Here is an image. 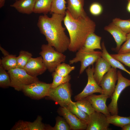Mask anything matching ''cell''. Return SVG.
<instances>
[{
    "mask_svg": "<svg viewBox=\"0 0 130 130\" xmlns=\"http://www.w3.org/2000/svg\"><path fill=\"white\" fill-rule=\"evenodd\" d=\"M5 0H0V7H2L4 5Z\"/></svg>",
    "mask_w": 130,
    "mask_h": 130,
    "instance_id": "40",
    "label": "cell"
},
{
    "mask_svg": "<svg viewBox=\"0 0 130 130\" xmlns=\"http://www.w3.org/2000/svg\"><path fill=\"white\" fill-rule=\"evenodd\" d=\"M75 68V66H71L69 65L62 63L58 66L54 72L58 75L65 77L69 75Z\"/></svg>",
    "mask_w": 130,
    "mask_h": 130,
    "instance_id": "29",
    "label": "cell"
},
{
    "mask_svg": "<svg viewBox=\"0 0 130 130\" xmlns=\"http://www.w3.org/2000/svg\"><path fill=\"white\" fill-rule=\"evenodd\" d=\"M130 52V33L127 34L126 40L121 47L118 52V53H124Z\"/></svg>",
    "mask_w": 130,
    "mask_h": 130,
    "instance_id": "36",
    "label": "cell"
},
{
    "mask_svg": "<svg viewBox=\"0 0 130 130\" xmlns=\"http://www.w3.org/2000/svg\"><path fill=\"white\" fill-rule=\"evenodd\" d=\"M63 21L69 36L68 49L72 52L77 51L83 47L88 35L94 32L96 24L87 16L75 19L67 10Z\"/></svg>",
    "mask_w": 130,
    "mask_h": 130,
    "instance_id": "2",
    "label": "cell"
},
{
    "mask_svg": "<svg viewBox=\"0 0 130 130\" xmlns=\"http://www.w3.org/2000/svg\"><path fill=\"white\" fill-rule=\"evenodd\" d=\"M52 5L50 13L65 15L67 9L65 0H52Z\"/></svg>",
    "mask_w": 130,
    "mask_h": 130,
    "instance_id": "26",
    "label": "cell"
},
{
    "mask_svg": "<svg viewBox=\"0 0 130 130\" xmlns=\"http://www.w3.org/2000/svg\"><path fill=\"white\" fill-rule=\"evenodd\" d=\"M104 30L110 33L112 36L116 43L115 50L118 52L122 45L126 41L127 34L112 22L104 28Z\"/></svg>",
    "mask_w": 130,
    "mask_h": 130,
    "instance_id": "16",
    "label": "cell"
},
{
    "mask_svg": "<svg viewBox=\"0 0 130 130\" xmlns=\"http://www.w3.org/2000/svg\"><path fill=\"white\" fill-rule=\"evenodd\" d=\"M95 63L93 76L95 80L99 85L103 77L110 69L111 66L108 62L102 57Z\"/></svg>",
    "mask_w": 130,
    "mask_h": 130,
    "instance_id": "18",
    "label": "cell"
},
{
    "mask_svg": "<svg viewBox=\"0 0 130 130\" xmlns=\"http://www.w3.org/2000/svg\"><path fill=\"white\" fill-rule=\"evenodd\" d=\"M127 0V1H128L129 0Z\"/></svg>",
    "mask_w": 130,
    "mask_h": 130,
    "instance_id": "41",
    "label": "cell"
},
{
    "mask_svg": "<svg viewBox=\"0 0 130 130\" xmlns=\"http://www.w3.org/2000/svg\"><path fill=\"white\" fill-rule=\"evenodd\" d=\"M118 77L117 68L111 67L104 76L99 85L101 87L103 93L111 98L114 91Z\"/></svg>",
    "mask_w": 130,
    "mask_h": 130,
    "instance_id": "10",
    "label": "cell"
},
{
    "mask_svg": "<svg viewBox=\"0 0 130 130\" xmlns=\"http://www.w3.org/2000/svg\"><path fill=\"white\" fill-rule=\"evenodd\" d=\"M108 122L117 126L122 128L124 126L130 123V116L124 117L119 116L118 114L110 115L107 117Z\"/></svg>",
    "mask_w": 130,
    "mask_h": 130,
    "instance_id": "24",
    "label": "cell"
},
{
    "mask_svg": "<svg viewBox=\"0 0 130 130\" xmlns=\"http://www.w3.org/2000/svg\"><path fill=\"white\" fill-rule=\"evenodd\" d=\"M94 67L93 65L90 66L86 69V72L88 77L87 83L83 91L74 97L75 100L77 101L81 99L95 93H103L102 88L97 82L93 76Z\"/></svg>",
    "mask_w": 130,
    "mask_h": 130,
    "instance_id": "9",
    "label": "cell"
},
{
    "mask_svg": "<svg viewBox=\"0 0 130 130\" xmlns=\"http://www.w3.org/2000/svg\"><path fill=\"white\" fill-rule=\"evenodd\" d=\"M121 128L122 130H130V123L124 126Z\"/></svg>",
    "mask_w": 130,
    "mask_h": 130,
    "instance_id": "38",
    "label": "cell"
},
{
    "mask_svg": "<svg viewBox=\"0 0 130 130\" xmlns=\"http://www.w3.org/2000/svg\"><path fill=\"white\" fill-rule=\"evenodd\" d=\"M112 22L126 33H130V19L123 20L115 18L113 19Z\"/></svg>",
    "mask_w": 130,
    "mask_h": 130,
    "instance_id": "31",
    "label": "cell"
},
{
    "mask_svg": "<svg viewBox=\"0 0 130 130\" xmlns=\"http://www.w3.org/2000/svg\"><path fill=\"white\" fill-rule=\"evenodd\" d=\"M101 45L102 48L101 57L109 62L112 67L119 69L126 72L130 75V72L126 69L120 62L114 59L109 53L104 42H103Z\"/></svg>",
    "mask_w": 130,
    "mask_h": 130,
    "instance_id": "21",
    "label": "cell"
},
{
    "mask_svg": "<svg viewBox=\"0 0 130 130\" xmlns=\"http://www.w3.org/2000/svg\"><path fill=\"white\" fill-rule=\"evenodd\" d=\"M110 124L107 116L103 114L95 111L89 116L87 130H108Z\"/></svg>",
    "mask_w": 130,
    "mask_h": 130,
    "instance_id": "11",
    "label": "cell"
},
{
    "mask_svg": "<svg viewBox=\"0 0 130 130\" xmlns=\"http://www.w3.org/2000/svg\"><path fill=\"white\" fill-rule=\"evenodd\" d=\"M0 65L5 70L8 71L17 67V57L15 55L9 54L2 58Z\"/></svg>",
    "mask_w": 130,
    "mask_h": 130,
    "instance_id": "23",
    "label": "cell"
},
{
    "mask_svg": "<svg viewBox=\"0 0 130 130\" xmlns=\"http://www.w3.org/2000/svg\"><path fill=\"white\" fill-rule=\"evenodd\" d=\"M71 130L70 126L65 118L59 117L56 119V124L53 127L50 126L49 130Z\"/></svg>",
    "mask_w": 130,
    "mask_h": 130,
    "instance_id": "33",
    "label": "cell"
},
{
    "mask_svg": "<svg viewBox=\"0 0 130 130\" xmlns=\"http://www.w3.org/2000/svg\"><path fill=\"white\" fill-rule=\"evenodd\" d=\"M117 82L113 93L111 97V100L108 107L111 115L118 114V101L122 91L126 87L130 86V80L124 77L121 72L117 71Z\"/></svg>",
    "mask_w": 130,
    "mask_h": 130,
    "instance_id": "7",
    "label": "cell"
},
{
    "mask_svg": "<svg viewBox=\"0 0 130 130\" xmlns=\"http://www.w3.org/2000/svg\"><path fill=\"white\" fill-rule=\"evenodd\" d=\"M51 84L39 80L25 86L22 91L26 96L38 100L48 96Z\"/></svg>",
    "mask_w": 130,
    "mask_h": 130,
    "instance_id": "8",
    "label": "cell"
},
{
    "mask_svg": "<svg viewBox=\"0 0 130 130\" xmlns=\"http://www.w3.org/2000/svg\"><path fill=\"white\" fill-rule=\"evenodd\" d=\"M41 49L39 54L42 57L47 69L50 72L54 71L58 66L66 59V56L63 53L56 51L48 44L42 45Z\"/></svg>",
    "mask_w": 130,
    "mask_h": 130,
    "instance_id": "3",
    "label": "cell"
},
{
    "mask_svg": "<svg viewBox=\"0 0 130 130\" xmlns=\"http://www.w3.org/2000/svg\"><path fill=\"white\" fill-rule=\"evenodd\" d=\"M7 72L10 79V87L17 91H22L25 86L39 80L37 77L29 75L24 69L17 67Z\"/></svg>",
    "mask_w": 130,
    "mask_h": 130,
    "instance_id": "5",
    "label": "cell"
},
{
    "mask_svg": "<svg viewBox=\"0 0 130 130\" xmlns=\"http://www.w3.org/2000/svg\"><path fill=\"white\" fill-rule=\"evenodd\" d=\"M102 52L87 49L82 47L77 52L75 57L69 61L70 64L78 62L80 63V74H82L88 67L93 65L101 57Z\"/></svg>",
    "mask_w": 130,
    "mask_h": 130,
    "instance_id": "4",
    "label": "cell"
},
{
    "mask_svg": "<svg viewBox=\"0 0 130 130\" xmlns=\"http://www.w3.org/2000/svg\"><path fill=\"white\" fill-rule=\"evenodd\" d=\"M24 69L29 75L34 77L42 74L47 69L41 56L31 57Z\"/></svg>",
    "mask_w": 130,
    "mask_h": 130,
    "instance_id": "13",
    "label": "cell"
},
{
    "mask_svg": "<svg viewBox=\"0 0 130 130\" xmlns=\"http://www.w3.org/2000/svg\"><path fill=\"white\" fill-rule=\"evenodd\" d=\"M114 59L130 68V52L124 53L110 54Z\"/></svg>",
    "mask_w": 130,
    "mask_h": 130,
    "instance_id": "34",
    "label": "cell"
},
{
    "mask_svg": "<svg viewBox=\"0 0 130 130\" xmlns=\"http://www.w3.org/2000/svg\"><path fill=\"white\" fill-rule=\"evenodd\" d=\"M36 0H16L10 6L15 8L20 13L29 14L33 12Z\"/></svg>",
    "mask_w": 130,
    "mask_h": 130,
    "instance_id": "19",
    "label": "cell"
},
{
    "mask_svg": "<svg viewBox=\"0 0 130 130\" xmlns=\"http://www.w3.org/2000/svg\"><path fill=\"white\" fill-rule=\"evenodd\" d=\"M11 80L8 74L1 66L0 65V87L6 88L10 86Z\"/></svg>",
    "mask_w": 130,
    "mask_h": 130,
    "instance_id": "32",
    "label": "cell"
},
{
    "mask_svg": "<svg viewBox=\"0 0 130 130\" xmlns=\"http://www.w3.org/2000/svg\"><path fill=\"white\" fill-rule=\"evenodd\" d=\"M32 56V54L28 51L23 50L20 51L19 56L17 57V67L24 69Z\"/></svg>",
    "mask_w": 130,
    "mask_h": 130,
    "instance_id": "28",
    "label": "cell"
},
{
    "mask_svg": "<svg viewBox=\"0 0 130 130\" xmlns=\"http://www.w3.org/2000/svg\"><path fill=\"white\" fill-rule=\"evenodd\" d=\"M90 103L95 111L102 113L107 117L111 114L109 110L106 102L109 98L103 94L99 95L93 94L85 98Z\"/></svg>",
    "mask_w": 130,
    "mask_h": 130,
    "instance_id": "12",
    "label": "cell"
},
{
    "mask_svg": "<svg viewBox=\"0 0 130 130\" xmlns=\"http://www.w3.org/2000/svg\"><path fill=\"white\" fill-rule=\"evenodd\" d=\"M66 108L83 122L87 125L89 121V116L78 108L76 105L75 102H71Z\"/></svg>",
    "mask_w": 130,
    "mask_h": 130,
    "instance_id": "25",
    "label": "cell"
},
{
    "mask_svg": "<svg viewBox=\"0 0 130 130\" xmlns=\"http://www.w3.org/2000/svg\"><path fill=\"white\" fill-rule=\"evenodd\" d=\"M61 107H67L73 102L71 99V85L67 82L54 88H51L47 96Z\"/></svg>",
    "mask_w": 130,
    "mask_h": 130,
    "instance_id": "6",
    "label": "cell"
},
{
    "mask_svg": "<svg viewBox=\"0 0 130 130\" xmlns=\"http://www.w3.org/2000/svg\"><path fill=\"white\" fill-rule=\"evenodd\" d=\"M52 73V76L53 81L51 83V88H55L62 84L69 82L71 79V76L69 75L63 77L58 75L54 71Z\"/></svg>",
    "mask_w": 130,
    "mask_h": 130,
    "instance_id": "30",
    "label": "cell"
},
{
    "mask_svg": "<svg viewBox=\"0 0 130 130\" xmlns=\"http://www.w3.org/2000/svg\"><path fill=\"white\" fill-rule=\"evenodd\" d=\"M67 9L72 16L77 19L87 16L84 8V0H67Z\"/></svg>",
    "mask_w": 130,
    "mask_h": 130,
    "instance_id": "17",
    "label": "cell"
},
{
    "mask_svg": "<svg viewBox=\"0 0 130 130\" xmlns=\"http://www.w3.org/2000/svg\"><path fill=\"white\" fill-rule=\"evenodd\" d=\"M75 103L78 108L89 116L95 111L90 103L85 98L77 101Z\"/></svg>",
    "mask_w": 130,
    "mask_h": 130,
    "instance_id": "27",
    "label": "cell"
},
{
    "mask_svg": "<svg viewBox=\"0 0 130 130\" xmlns=\"http://www.w3.org/2000/svg\"><path fill=\"white\" fill-rule=\"evenodd\" d=\"M41 117L38 116L33 122L20 120L15 124L11 129L15 130H48V126H46L42 122Z\"/></svg>",
    "mask_w": 130,
    "mask_h": 130,
    "instance_id": "14",
    "label": "cell"
},
{
    "mask_svg": "<svg viewBox=\"0 0 130 130\" xmlns=\"http://www.w3.org/2000/svg\"><path fill=\"white\" fill-rule=\"evenodd\" d=\"M101 37L96 35L94 32L90 34L86 38L83 47L91 50L96 49L102 50L100 44Z\"/></svg>",
    "mask_w": 130,
    "mask_h": 130,
    "instance_id": "20",
    "label": "cell"
},
{
    "mask_svg": "<svg viewBox=\"0 0 130 130\" xmlns=\"http://www.w3.org/2000/svg\"><path fill=\"white\" fill-rule=\"evenodd\" d=\"M52 0H36L34 6L33 12L46 14L50 12Z\"/></svg>",
    "mask_w": 130,
    "mask_h": 130,
    "instance_id": "22",
    "label": "cell"
},
{
    "mask_svg": "<svg viewBox=\"0 0 130 130\" xmlns=\"http://www.w3.org/2000/svg\"><path fill=\"white\" fill-rule=\"evenodd\" d=\"M126 9L127 11L129 13H130V0L128 1Z\"/></svg>",
    "mask_w": 130,
    "mask_h": 130,
    "instance_id": "39",
    "label": "cell"
},
{
    "mask_svg": "<svg viewBox=\"0 0 130 130\" xmlns=\"http://www.w3.org/2000/svg\"><path fill=\"white\" fill-rule=\"evenodd\" d=\"M60 111L62 115L70 126L71 129H86L87 125L83 122L66 107H61Z\"/></svg>",
    "mask_w": 130,
    "mask_h": 130,
    "instance_id": "15",
    "label": "cell"
},
{
    "mask_svg": "<svg viewBox=\"0 0 130 130\" xmlns=\"http://www.w3.org/2000/svg\"><path fill=\"white\" fill-rule=\"evenodd\" d=\"M103 7L100 3L95 2L91 3L89 7L90 13L93 16H98L101 15L103 11Z\"/></svg>",
    "mask_w": 130,
    "mask_h": 130,
    "instance_id": "35",
    "label": "cell"
},
{
    "mask_svg": "<svg viewBox=\"0 0 130 130\" xmlns=\"http://www.w3.org/2000/svg\"><path fill=\"white\" fill-rule=\"evenodd\" d=\"M65 15L52 13L51 17L46 14L40 15L37 24L40 32L45 36L48 44L62 53L68 49L70 42L69 38L65 32V28L62 25Z\"/></svg>",
    "mask_w": 130,
    "mask_h": 130,
    "instance_id": "1",
    "label": "cell"
},
{
    "mask_svg": "<svg viewBox=\"0 0 130 130\" xmlns=\"http://www.w3.org/2000/svg\"><path fill=\"white\" fill-rule=\"evenodd\" d=\"M0 49L2 54L4 55V56H5L9 54V53L8 52L2 48L1 46H0Z\"/></svg>",
    "mask_w": 130,
    "mask_h": 130,
    "instance_id": "37",
    "label": "cell"
}]
</instances>
